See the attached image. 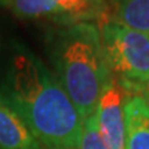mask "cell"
Returning a JSON list of instances; mask_svg holds the SVG:
<instances>
[{
	"mask_svg": "<svg viewBox=\"0 0 149 149\" xmlns=\"http://www.w3.org/2000/svg\"><path fill=\"white\" fill-rule=\"evenodd\" d=\"M1 97L42 146L79 148L83 120L53 70L24 47L13 55Z\"/></svg>",
	"mask_w": 149,
	"mask_h": 149,
	"instance_id": "obj_1",
	"label": "cell"
},
{
	"mask_svg": "<svg viewBox=\"0 0 149 149\" xmlns=\"http://www.w3.org/2000/svg\"><path fill=\"white\" fill-rule=\"evenodd\" d=\"M53 73L73 102L81 120L95 115L102 93L111 83L97 24L81 22L54 31L48 40Z\"/></svg>",
	"mask_w": 149,
	"mask_h": 149,
	"instance_id": "obj_2",
	"label": "cell"
},
{
	"mask_svg": "<svg viewBox=\"0 0 149 149\" xmlns=\"http://www.w3.org/2000/svg\"><path fill=\"white\" fill-rule=\"evenodd\" d=\"M101 46L112 77L127 81L149 80V35L115 21L98 24Z\"/></svg>",
	"mask_w": 149,
	"mask_h": 149,
	"instance_id": "obj_3",
	"label": "cell"
},
{
	"mask_svg": "<svg viewBox=\"0 0 149 149\" xmlns=\"http://www.w3.org/2000/svg\"><path fill=\"white\" fill-rule=\"evenodd\" d=\"M124 100L126 93L113 79L102 93L97 120L102 138L109 149H127L126 146V124H124Z\"/></svg>",
	"mask_w": 149,
	"mask_h": 149,
	"instance_id": "obj_4",
	"label": "cell"
},
{
	"mask_svg": "<svg viewBox=\"0 0 149 149\" xmlns=\"http://www.w3.org/2000/svg\"><path fill=\"white\" fill-rule=\"evenodd\" d=\"M0 149H42L19 115L0 94Z\"/></svg>",
	"mask_w": 149,
	"mask_h": 149,
	"instance_id": "obj_5",
	"label": "cell"
},
{
	"mask_svg": "<svg viewBox=\"0 0 149 149\" xmlns=\"http://www.w3.org/2000/svg\"><path fill=\"white\" fill-rule=\"evenodd\" d=\"M124 124L127 149H149V105L141 97L126 94Z\"/></svg>",
	"mask_w": 149,
	"mask_h": 149,
	"instance_id": "obj_6",
	"label": "cell"
},
{
	"mask_svg": "<svg viewBox=\"0 0 149 149\" xmlns=\"http://www.w3.org/2000/svg\"><path fill=\"white\" fill-rule=\"evenodd\" d=\"M109 19L149 35V0H107Z\"/></svg>",
	"mask_w": 149,
	"mask_h": 149,
	"instance_id": "obj_7",
	"label": "cell"
},
{
	"mask_svg": "<svg viewBox=\"0 0 149 149\" xmlns=\"http://www.w3.org/2000/svg\"><path fill=\"white\" fill-rule=\"evenodd\" d=\"M62 11L66 26L91 22L101 24L109 19V7L107 0H54Z\"/></svg>",
	"mask_w": 149,
	"mask_h": 149,
	"instance_id": "obj_8",
	"label": "cell"
},
{
	"mask_svg": "<svg viewBox=\"0 0 149 149\" xmlns=\"http://www.w3.org/2000/svg\"><path fill=\"white\" fill-rule=\"evenodd\" d=\"M0 4L22 19H48L66 26L64 14L54 0H0Z\"/></svg>",
	"mask_w": 149,
	"mask_h": 149,
	"instance_id": "obj_9",
	"label": "cell"
},
{
	"mask_svg": "<svg viewBox=\"0 0 149 149\" xmlns=\"http://www.w3.org/2000/svg\"><path fill=\"white\" fill-rule=\"evenodd\" d=\"M77 149H109L100 131L97 115H93L83 122V130Z\"/></svg>",
	"mask_w": 149,
	"mask_h": 149,
	"instance_id": "obj_10",
	"label": "cell"
},
{
	"mask_svg": "<svg viewBox=\"0 0 149 149\" xmlns=\"http://www.w3.org/2000/svg\"><path fill=\"white\" fill-rule=\"evenodd\" d=\"M117 84L123 88V91L128 95H138L149 105V80L145 81H127L119 80Z\"/></svg>",
	"mask_w": 149,
	"mask_h": 149,
	"instance_id": "obj_11",
	"label": "cell"
},
{
	"mask_svg": "<svg viewBox=\"0 0 149 149\" xmlns=\"http://www.w3.org/2000/svg\"><path fill=\"white\" fill-rule=\"evenodd\" d=\"M42 149H66V148H48V146H42Z\"/></svg>",
	"mask_w": 149,
	"mask_h": 149,
	"instance_id": "obj_12",
	"label": "cell"
}]
</instances>
